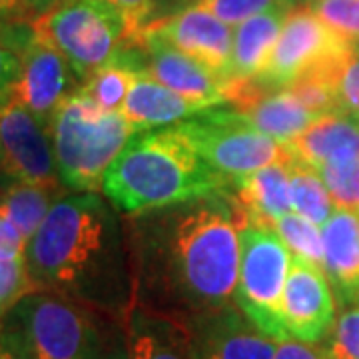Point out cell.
I'll use <instances>...</instances> for the list:
<instances>
[{"mask_svg": "<svg viewBox=\"0 0 359 359\" xmlns=\"http://www.w3.org/2000/svg\"><path fill=\"white\" fill-rule=\"evenodd\" d=\"M30 26L65 56L82 84L130 44L126 20L108 0H65Z\"/></svg>", "mask_w": 359, "mask_h": 359, "instance_id": "cell-6", "label": "cell"}, {"mask_svg": "<svg viewBox=\"0 0 359 359\" xmlns=\"http://www.w3.org/2000/svg\"><path fill=\"white\" fill-rule=\"evenodd\" d=\"M2 182H22L68 192L60 178L48 128L20 104H2Z\"/></svg>", "mask_w": 359, "mask_h": 359, "instance_id": "cell-11", "label": "cell"}, {"mask_svg": "<svg viewBox=\"0 0 359 359\" xmlns=\"http://www.w3.org/2000/svg\"><path fill=\"white\" fill-rule=\"evenodd\" d=\"M351 54H355L351 44L325 25L309 4H297L283 25L266 70L254 80L282 88L297 78L313 74L334 86L337 70Z\"/></svg>", "mask_w": 359, "mask_h": 359, "instance_id": "cell-10", "label": "cell"}, {"mask_svg": "<svg viewBox=\"0 0 359 359\" xmlns=\"http://www.w3.org/2000/svg\"><path fill=\"white\" fill-rule=\"evenodd\" d=\"M144 30L162 36L178 50L230 82L233 28L216 16L186 6L172 16L150 20Z\"/></svg>", "mask_w": 359, "mask_h": 359, "instance_id": "cell-14", "label": "cell"}, {"mask_svg": "<svg viewBox=\"0 0 359 359\" xmlns=\"http://www.w3.org/2000/svg\"><path fill=\"white\" fill-rule=\"evenodd\" d=\"M292 2H294V4H295V0H292ZM295 6H297V4H295Z\"/></svg>", "mask_w": 359, "mask_h": 359, "instance_id": "cell-36", "label": "cell"}, {"mask_svg": "<svg viewBox=\"0 0 359 359\" xmlns=\"http://www.w3.org/2000/svg\"><path fill=\"white\" fill-rule=\"evenodd\" d=\"M320 346L327 359H359V308L341 309Z\"/></svg>", "mask_w": 359, "mask_h": 359, "instance_id": "cell-29", "label": "cell"}, {"mask_svg": "<svg viewBox=\"0 0 359 359\" xmlns=\"http://www.w3.org/2000/svg\"><path fill=\"white\" fill-rule=\"evenodd\" d=\"M295 160L311 168L327 162L358 158L359 116L347 110H332L318 116L313 124L287 144Z\"/></svg>", "mask_w": 359, "mask_h": 359, "instance_id": "cell-17", "label": "cell"}, {"mask_svg": "<svg viewBox=\"0 0 359 359\" xmlns=\"http://www.w3.org/2000/svg\"><path fill=\"white\" fill-rule=\"evenodd\" d=\"M290 196L292 208L299 216L323 228L335 212L332 194L325 188L320 172L292 156L290 160Z\"/></svg>", "mask_w": 359, "mask_h": 359, "instance_id": "cell-23", "label": "cell"}, {"mask_svg": "<svg viewBox=\"0 0 359 359\" xmlns=\"http://www.w3.org/2000/svg\"><path fill=\"white\" fill-rule=\"evenodd\" d=\"M32 359H128L126 318L52 292H34L4 318Z\"/></svg>", "mask_w": 359, "mask_h": 359, "instance_id": "cell-4", "label": "cell"}, {"mask_svg": "<svg viewBox=\"0 0 359 359\" xmlns=\"http://www.w3.org/2000/svg\"><path fill=\"white\" fill-rule=\"evenodd\" d=\"M66 194L34 184L11 182L2 186V214L13 219L28 242L50 214L52 205Z\"/></svg>", "mask_w": 359, "mask_h": 359, "instance_id": "cell-22", "label": "cell"}, {"mask_svg": "<svg viewBox=\"0 0 359 359\" xmlns=\"http://www.w3.org/2000/svg\"><path fill=\"white\" fill-rule=\"evenodd\" d=\"M273 228L295 257L323 268V236L320 226L299 216L297 212H290L278 219Z\"/></svg>", "mask_w": 359, "mask_h": 359, "instance_id": "cell-24", "label": "cell"}, {"mask_svg": "<svg viewBox=\"0 0 359 359\" xmlns=\"http://www.w3.org/2000/svg\"><path fill=\"white\" fill-rule=\"evenodd\" d=\"M323 273L341 309L359 308V214L335 208L321 228Z\"/></svg>", "mask_w": 359, "mask_h": 359, "instance_id": "cell-16", "label": "cell"}, {"mask_svg": "<svg viewBox=\"0 0 359 359\" xmlns=\"http://www.w3.org/2000/svg\"><path fill=\"white\" fill-rule=\"evenodd\" d=\"M337 311L323 268L294 256L282 299L283 325L290 339L321 344L334 330Z\"/></svg>", "mask_w": 359, "mask_h": 359, "instance_id": "cell-12", "label": "cell"}, {"mask_svg": "<svg viewBox=\"0 0 359 359\" xmlns=\"http://www.w3.org/2000/svg\"><path fill=\"white\" fill-rule=\"evenodd\" d=\"M248 219L231 190L126 216L134 306L188 321L233 304Z\"/></svg>", "mask_w": 359, "mask_h": 359, "instance_id": "cell-1", "label": "cell"}, {"mask_svg": "<svg viewBox=\"0 0 359 359\" xmlns=\"http://www.w3.org/2000/svg\"><path fill=\"white\" fill-rule=\"evenodd\" d=\"M294 4H278L233 28L230 84L257 78L268 66Z\"/></svg>", "mask_w": 359, "mask_h": 359, "instance_id": "cell-19", "label": "cell"}, {"mask_svg": "<svg viewBox=\"0 0 359 359\" xmlns=\"http://www.w3.org/2000/svg\"><path fill=\"white\" fill-rule=\"evenodd\" d=\"M240 244L242 259L233 304L264 334L285 341L290 335L283 325L282 299L294 254L273 224L259 219H248L240 231Z\"/></svg>", "mask_w": 359, "mask_h": 359, "instance_id": "cell-8", "label": "cell"}, {"mask_svg": "<svg viewBox=\"0 0 359 359\" xmlns=\"http://www.w3.org/2000/svg\"><path fill=\"white\" fill-rule=\"evenodd\" d=\"M339 110L359 116V52L351 54L334 78Z\"/></svg>", "mask_w": 359, "mask_h": 359, "instance_id": "cell-30", "label": "cell"}, {"mask_svg": "<svg viewBox=\"0 0 359 359\" xmlns=\"http://www.w3.org/2000/svg\"><path fill=\"white\" fill-rule=\"evenodd\" d=\"M128 359H194L184 321L134 306L126 316Z\"/></svg>", "mask_w": 359, "mask_h": 359, "instance_id": "cell-20", "label": "cell"}, {"mask_svg": "<svg viewBox=\"0 0 359 359\" xmlns=\"http://www.w3.org/2000/svg\"><path fill=\"white\" fill-rule=\"evenodd\" d=\"M118 13L124 16L128 26L130 44H136L140 32L150 22L152 0H108Z\"/></svg>", "mask_w": 359, "mask_h": 359, "instance_id": "cell-32", "label": "cell"}, {"mask_svg": "<svg viewBox=\"0 0 359 359\" xmlns=\"http://www.w3.org/2000/svg\"><path fill=\"white\" fill-rule=\"evenodd\" d=\"M194 359H276L278 344L236 304L184 321Z\"/></svg>", "mask_w": 359, "mask_h": 359, "instance_id": "cell-13", "label": "cell"}, {"mask_svg": "<svg viewBox=\"0 0 359 359\" xmlns=\"http://www.w3.org/2000/svg\"><path fill=\"white\" fill-rule=\"evenodd\" d=\"M228 190L231 180L196 152L178 124L134 134L102 182V194L124 216Z\"/></svg>", "mask_w": 359, "mask_h": 359, "instance_id": "cell-3", "label": "cell"}, {"mask_svg": "<svg viewBox=\"0 0 359 359\" xmlns=\"http://www.w3.org/2000/svg\"><path fill=\"white\" fill-rule=\"evenodd\" d=\"M13 25H4L2 42V104H20L48 128L56 108L78 92V80L68 60L40 40L32 26L25 39Z\"/></svg>", "mask_w": 359, "mask_h": 359, "instance_id": "cell-7", "label": "cell"}, {"mask_svg": "<svg viewBox=\"0 0 359 359\" xmlns=\"http://www.w3.org/2000/svg\"><path fill=\"white\" fill-rule=\"evenodd\" d=\"M276 359H327L320 344H306L297 339H285L278 344Z\"/></svg>", "mask_w": 359, "mask_h": 359, "instance_id": "cell-33", "label": "cell"}, {"mask_svg": "<svg viewBox=\"0 0 359 359\" xmlns=\"http://www.w3.org/2000/svg\"><path fill=\"white\" fill-rule=\"evenodd\" d=\"M202 110H208V108L164 86L150 74V70L142 72L140 76L134 80L128 96L120 108L122 116L128 120L136 134L146 132V130L174 126Z\"/></svg>", "mask_w": 359, "mask_h": 359, "instance_id": "cell-18", "label": "cell"}, {"mask_svg": "<svg viewBox=\"0 0 359 359\" xmlns=\"http://www.w3.org/2000/svg\"><path fill=\"white\" fill-rule=\"evenodd\" d=\"M325 188L332 194L335 208L359 210V156L327 162L318 168Z\"/></svg>", "mask_w": 359, "mask_h": 359, "instance_id": "cell-26", "label": "cell"}, {"mask_svg": "<svg viewBox=\"0 0 359 359\" xmlns=\"http://www.w3.org/2000/svg\"><path fill=\"white\" fill-rule=\"evenodd\" d=\"M136 44L146 54L150 74L164 86L204 108L228 104L230 82L178 50L168 40L142 30Z\"/></svg>", "mask_w": 359, "mask_h": 359, "instance_id": "cell-15", "label": "cell"}, {"mask_svg": "<svg viewBox=\"0 0 359 359\" xmlns=\"http://www.w3.org/2000/svg\"><path fill=\"white\" fill-rule=\"evenodd\" d=\"M231 192L238 196L250 218L276 224L282 216L294 212L290 196V162H278L233 178Z\"/></svg>", "mask_w": 359, "mask_h": 359, "instance_id": "cell-21", "label": "cell"}, {"mask_svg": "<svg viewBox=\"0 0 359 359\" xmlns=\"http://www.w3.org/2000/svg\"><path fill=\"white\" fill-rule=\"evenodd\" d=\"M39 292L126 318L136 304L126 216L102 192H68L28 240Z\"/></svg>", "mask_w": 359, "mask_h": 359, "instance_id": "cell-2", "label": "cell"}, {"mask_svg": "<svg viewBox=\"0 0 359 359\" xmlns=\"http://www.w3.org/2000/svg\"><path fill=\"white\" fill-rule=\"evenodd\" d=\"M0 359H32L28 355L25 344L20 341V337L11 327L4 325L0 335Z\"/></svg>", "mask_w": 359, "mask_h": 359, "instance_id": "cell-34", "label": "cell"}, {"mask_svg": "<svg viewBox=\"0 0 359 359\" xmlns=\"http://www.w3.org/2000/svg\"><path fill=\"white\" fill-rule=\"evenodd\" d=\"M48 134L68 192H102L108 168L136 132L120 110H104L78 88L56 108Z\"/></svg>", "mask_w": 359, "mask_h": 359, "instance_id": "cell-5", "label": "cell"}, {"mask_svg": "<svg viewBox=\"0 0 359 359\" xmlns=\"http://www.w3.org/2000/svg\"><path fill=\"white\" fill-rule=\"evenodd\" d=\"M278 4H294V2L292 0H190L188 6L212 14L224 25L236 28L245 20H250L252 16L266 13Z\"/></svg>", "mask_w": 359, "mask_h": 359, "instance_id": "cell-27", "label": "cell"}, {"mask_svg": "<svg viewBox=\"0 0 359 359\" xmlns=\"http://www.w3.org/2000/svg\"><path fill=\"white\" fill-rule=\"evenodd\" d=\"M39 292L36 283L30 276L26 250L0 254V311L2 318L22 302L26 295Z\"/></svg>", "mask_w": 359, "mask_h": 359, "instance_id": "cell-25", "label": "cell"}, {"mask_svg": "<svg viewBox=\"0 0 359 359\" xmlns=\"http://www.w3.org/2000/svg\"><path fill=\"white\" fill-rule=\"evenodd\" d=\"M321 20L359 52V0H316L309 4Z\"/></svg>", "mask_w": 359, "mask_h": 359, "instance_id": "cell-28", "label": "cell"}, {"mask_svg": "<svg viewBox=\"0 0 359 359\" xmlns=\"http://www.w3.org/2000/svg\"><path fill=\"white\" fill-rule=\"evenodd\" d=\"M178 128L210 166L230 180L292 160L287 144L273 140L226 104L198 112Z\"/></svg>", "mask_w": 359, "mask_h": 359, "instance_id": "cell-9", "label": "cell"}, {"mask_svg": "<svg viewBox=\"0 0 359 359\" xmlns=\"http://www.w3.org/2000/svg\"><path fill=\"white\" fill-rule=\"evenodd\" d=\"M316 0H295V4H313Z\"/></svg>", "mask_w": 359, "mask_h": 359, "instance_id": "cell-35", "label": "cell"}, {"mask_svg": "<svg viewBox=\"0 0 359 359\" xmlns=\"http://www.w3.org/2000/svg\"><path fill=\"white\" fill-rule=\"evenodd\" d=\"M358 214H359V210H358Z\"/></svg>", "mask_w": 359, "mask_h": 359, "instance_id": "cell-37", "label": "cell"}, {"mask_svg": "<svg viewBox=\"0 0 359 359\" xmlns=\"http://www.w3.org/2000/svg\"><path fill=\"white\" fill-rule=\"evenodd\" d=\"M65 0H0L4 25H32Z\"/></svg>", "mask_w": 359, "mask_h": 359, "instance_id": "cell-31", "label": "cell"}]
</instances>
